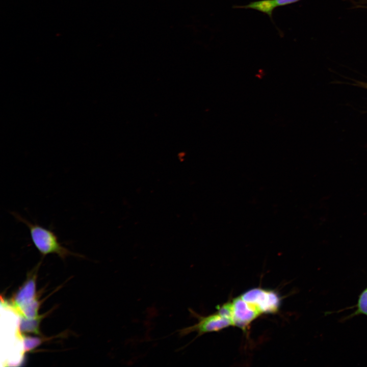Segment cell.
Listing matches in <instances>:
<instances>
[{
    "label": "cell",
    "instance_id": "obj_1",
    "mask_svg": "<svg viewBox=\"0 0 367 367\" xmlns=\"http://www.w3.org/2000/svg\"><path fill=\"white\" fill-rule=\"evenodd\" d=\"M12 214L18 221L27 226L34 245L43 257L49 254H56L64 259L70 255H77L63 246L51 229L32 223L16 213L12 212Z\"/></svg>",
    "mask_w": 367,
    "mask_h": 367
},
{
    "label": "cell",
    "instance_id": "obj_2",
    "mask_svg": "<svg viewBox=\"0 0 367 367\" xmlns=\"http://www.w3.org/2000/svg\"><path fill=\"white\" fill-rule=\"evenodd\" d=\"M260 314L276 313L281 305V298L274 291L260 287L250 289L240 296Z\"/></svg>",
    "mask_w": 367,
    "mask_h": 367
},
{
    "label": "cell",
    "instance_id": "obj_3",
    "mask_svg": "<svg viewBox=\"0 0 367 367\" xmlns=\"http://www.w3.org/2000/svg\"><path fill=\"white\" fill-rule=\"evenodd\" d=\"M189 311L192 316L198 319V322L193 326L178 330L179 335L181 336L193 332H196L197 336H199L206 333L217 332L230 326H233L230 319L218 311L207 316H201L192 309Z\"/></svg>",
    "mask_w": 367,
    "mask_h": 367
},
{
    "label": "cell",
    "instance_id": "obj_4",
    "mask_svg": "<svg viewBox=\"0 0 367 367\" xmlns=\"http://www.w3.org/2000/svg\"><path fill=\"white\" fill-rule=\"evenodd\" d=\"M233 326L245 330L250 324L260 314L250 304L244 301L240 296L232 300Z\"/></svg>",
    "mask_w": 367,
    "mask_h": 367
},
{
    "label": "cell",
    "instance_id": "obj_5",
    "mask_svg": "<svg viewBox=\"0 0 367 367\" xmlns=\"http://www.w3.org/2000/svg\"><path fill=\"white\" fill-rule=\"evenodd\" d=\"M36 298V276L33 275L25 281L12 299L4 300L3 306L15 313Z\"/></svg>",
    "mask_w": 367,
    "mask_h": 367
},
{
    "label": "cell",
    "instance_id": "obj_6",
    "mask_svg": "<svg viewBox=\"0 0 367 367\" xmlns=\"http://www.w3.org/2000/svg\"><path fill=\"white\" fill-rule=\"evenodd\" d=\"M41 318V316L32 319L20 317L16 332L17 336L20 338L22 335L27 333L40 335L39 326Z\"/></svg>",
    "mask_w": 367,
    "mask_h": 367
},
{
    "label": "cell",
    "instance_id": "obj_7",
    "mask_svg": "<svg viewBox=\"0 0 367 367\" xmlns=\"http://www.w3.org/2000/svg\"><path fill=\"white\" fill-rule=\"evenodd\" d=\"M277 7L275 0H260L252 2L245 6H233L235 8L252 9L259 11L267 14L272 19V13L275 8Z\"/></svg>",
    "mask_w": 367,
    "mask_h": 367
},
{
    "label": "cell",
    "instance_id": "obj_8",
    "mask_svg": "<svg viewBox=\"0 0 367 367\" xmlns=\"http://www.w3.org/2000/svg\"><path fill=\"white\" fill-rule=\"evenodd\" d=\"M40 306V302L37 299L34 300L29 303L22 306L19 308L15 312L20 317H24L27 318H35L38 316V310Z\"/></svg>",
    "mask_w": 367,
    "mask_h": 367
},
{
    "label": "cell",
    "instance_id": "obj_9",
    "mask_svg": "<svg viewBox=\"0 0 367 367\" xmlns=\"http://www.w3.org/2000/svg\"><path fill=\"white\" fill-rule=\"evenodd\" d=\"M352 307L356 308V310L348 316L347 319L352 318L360 314L367 317V287L359 295L357 304Z\"/></svg>",
    "mask_w": 367,
    "mask_h": 367
},
{
    "label": "cell",
    "instance_id": "obj_10",
    "mask_svg": "<svg viewBox=\"0 0 367 367\" xmlns=\"http://www.w3.org/2000/svg\"><path fill=\"white\" fill-rule=\"evenodd\" d=\"M20 339L23 340L24 353L34 350L42 343L41 339L39 337L27 336L24 334L22 335Z\"/></svg>",
    "mask_w": 367,
    "mask_h": 367
},
{
    "label": "cell",
    "instance_id": "obj_11",
    "mask_svg": "<svg viewBox=\"0 0 367 367\" xmlns=\"http://www.w3.org/2000/svg\"><path fill=\"white\" fill-rule=\"evenodd\" d=\"M300 0H275L277 6H284L297 3Z\"/></svg>",
    "mask_w": 367,
    "mask_h": 367
}]
</instances>
